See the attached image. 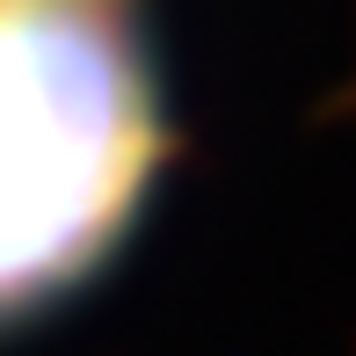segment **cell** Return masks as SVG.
<instances>
[{
    "instance_id": "1",
    "label": "cell",
    "mask_w": 356,
    "mask_h": 356,
    "mask_svg": "<svg viewBox=\"0 0 356 356\" xmlns=\"http://www.w3.org/2000/svg\"><path fill=\"white\" fill-rule=\"evenodd\" d=\"M138 51L88 0H0V313L102 262L153 182Z\"/></svg>"
}]
</instances>
